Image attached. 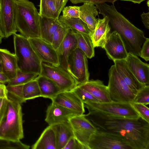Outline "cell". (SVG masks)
Returning <instances> with one entry per match:
<instances>
[{
	"label": "cell",
	"mask_w": 149,
	"mask_h": 149,
	"mask_svg": "<svg viewBox=\"0 0 149 149\" xmlns=\"http://www.w3.org/2000/svg\"><path fill=\"white\" fill-rule=\"evenodd\" d=\"M28 39L33 50L42 62L59 65L56 50L51 43L40 38H29Z\"/></svg>",
	"instance_id": "13"
},
{
	"label": "cell",
	"mask_w": 149,
	"mask_h": 149,
	"mask_svg": "<svg viewBox=\"0 0 149 149\" xmlns=\"http://www.w3.org/2000/svg\"><path fill=\"white\" fill-rule=\"evenodd\" d=\"M69 29V27L62 24L54 33L51 44L56 50L63 40Z\"/></svg>",
	"instance_id": "33"
},
{
	"label": "cell",
	"mask_w": 149,
	"mask_h": 149,
	"mask_svg": "<svg viewBox=\"0 0 149 149\" xmlns=\"http://www.w3.org/2000/svg\"><path fill=\"white\" fill-rule=\"evenodd\" d=\"M68 0H52L59 12H61L64 8Z\"/></svg>",
	"instance_id": "44"
},
{
	"label": "cell",
	"mask_w": 149,
	"mask_h": 149,
	"mask_svg": "<svg viewBox=\"0 0 149 149\" xmlns=\"http://www.w3.org/2000/svg\"><path fill=\"white\" fill-rule=\"evenodd\" d=\"M84 104L88 101L100 102L90 93L77 86L72 90Z\"/></svg>",
	"instance_id": "37"
},
{
	"label": "cell",
	"mask_w": 149,
	"mask_h": 149,
	"mask_svg": "<svg viewBox=\"0 0 149 149\" xmlns=\"http://www.w3.org/2000/svg\"><path fill=\"white\" fill-rule=\"evenodd\" d=\"M139 116L143 120L149 123V109L146 105L140 103H130Z\"/></svg>",
	"instance_id": "38"
},
{
	"label": "cell",
	"mask_w": 149,
	"mask_h": 149,
	"mask_svg": "<svg viewBox=\"0 0 149 149\" xmlns=\"http://www.w3.org/2000/svg\"><path fill=\"white\" fill-rule=\"evenodd\" d=\"M141 17L145 27L148 29H149V12H143L141 15Z\"/></svg>",
	"instance_id": "45"
},
{
	"label": "cell",
	"mask_w": 149,
	"mask_h": 149,
	"mask_svg": "<svg viewBox=\"0 0 149 149\" xmlns=\"http://www.w3.org/2000/svg\"><path fill=\"white\" fill-rule=\"evenodd\" d=\"M15 1V22L17 31L27 38H40L42 17L33 3L29 0Z\"/></svg>",
	"instance_id": "3"
},
{
	"label": "cell",
	"mask_w": 149,
	"mask_h": 149,
	"mask_svg": "<svg viewBox=\"0 0 149 149\" xmlns=\"http://www.w3.org/2000/svg\"><path fill=\"white\" fill-rule=\"evenodd\" d=\"M149 0H147V6L148 7H149Z\"/></svg>",
	"instance_id": "51"
},
{
	"label": "cell",
	"mask_w": 149,
	"mask_h": 149,
	"mask_svg": "<svg viewBox=\"0 0 149 149\" xmlns=\"http://www.w3.org/2000/svg\"><path fill=\"white\" fill-rule=\"evenodd\" d=\"M0 8H1V7H0Z\"/></svg>",
	"instance_id": "52"
},
{
	"label": "cell",
	"mask_w": 149,
	"mask_h": 149,
	"mask_svg": "<svg viewBox=\"0 0 149 149\" xmlns=\"http://www.w3.org/2000/svg\"><path fill=\"white\" fill-rule=\"evenodd\" d=\"M7 99L0 98V122L5 112L7 105Z\"/></svg>",
	"instance_id": "43"
},
{
	"label": "cell",
	"mask_w": 149,
	"mask_h": 149,
	"mask_svg": "<svg viewBox=\"0 0 149 149\" xmlns=\"http://www.w3.org/2000/svg\"><path fill=\"white\" fill-rule=\"evenodd\" d=\"M145 105L149 104V85L145 86L137 92L133 102Z\"/></svg>",
	"instance_id": "35"
},
{
	"label": "cell",
	"mask_w": 149,
	"mask_h": 149,
	"mask_svg": "<svg viewBox=\"0 0 149 149\" xmlns=\"http://www.w3.org/2000/svg\"><path fill=\"white\" fill-rule=\"evenodd\" d=\"M125 59L138 81L145 86L149 85V65L143 62L136 55L130 53Z\"/></svg>",
	"instance_id": "16"
},
{
	"label": "cell",
	"mask_w": 149,
	"mask_h": 149,
	"mask_svg": "<svg viewBox=\"0 0 149 149\" xmlns=\"http://www.w3.org/2000/svg\"><path fill=\"white\" fill-rule=\"evenodd\" d=\"M8 91L6 86L4 84L0 83V98H8Z\"/></svg>",
	"instance_id": "46"
},
{
	"label": "cell",
	"mask_w": 149,
	"mask_h": 149,
	"mask_svg": "<svg viewBox=\"0 0 149 149\" xmlns=\"http://www.w3.org/2000/svg\"><path fill=\"white\" fill-rule=\"evenodd\" d=\"M4 38V37L3 33L0 29V44L2 42V39Z\"/></svg>",
	"instance_id": "49"
},
{
	"label": "cell",
	"mask_w": 149,
	"mask_h": 149,
	"mask_svg": "<svg viewBox=\"0 0 149 149\" xmlns=\"http://www.w3.org/2000/svg\"><path fill=\"white\" fill-rule=\"evenodd\" d=\"M140 56L146 61L149 60V39L146 38L141 48Z\"/></svg>",
	"instance_id": "41"
},
{
	"label": "cell",
	"mask_w": 149,
	"mask_h": 149,
	"mask_svg": "<svg viewBox=\"0 0 149 149\" xmlns=\"http://www.w3.org/2000/svg\"><path fill=\"white\" fill-rule=\"evenodd\" d=\"M62 16L65 17H79V6H67L62 10Z\"/></svg>",
	"instance_id": "39"
},
{
	"label": "cell",
	"mask_w": 149,
	"mask_h": 149,
	"mask_svg": "<svg viewBox=\"0 0 149 149\" xmlns=\"http://www.w3.org/2000/svg\"><path fill=\"white\" fill-rule=\"evenodd\" d=\"M88 146L89 149H131L118 138L97 130L91 137Z\"/></svg>",
	"instance_id": "11"
},
{
	"label": "cell",
	"mask_w": 149,
	"mask_h": 149,
	"mask_svg": "<svg viewBox=\"0 0 149 149\" xmlns=\"http://www.w3.org/2000/svg\"><path fill=\"white\" fill-rule=\"evenodd\" d=\"M84 104L87 109L108 115L131 118L140 116L130 103L112 101L107 102L88 101Z\"/></svg>",
	"instance_id": "7"
},
{
	"label": "cell",
	"mask_w": 149,
	"mask_h": 149,
	"mask_svg": "<svg viewBox=\"0 0 149 149\" xmlns=\"http://www.w3.org/2000/svg\"><path fill=\"white\" fill-rule=\"evenodd\" d=\"M123 1H127L132 2L134 3L140 4L141 2L146 0H120Z\"/></svg>",
	"instance_id": "48"
},
{
	"label": "cell",
	"mask_w": 149,
	"mask_h": 149,
	"mask_svg": "<svg viewBox=\"0 0 149 149\" xmlns=\"http://www.w3.org/2000/svg\"><path fill=\"white\" fill-rule=\"evenodd\" d=\"M87 109L88 113L84 116L97 130L118 138L131 149H149V123L140 116L131 118Z\"/></svg>",
	"instance_id": "1"
},
{
	"label": "cell",
	"mask_w": 149,
	"mask_h": 149,
	"mask_svg": "<svg viewBox=\"0 0 149 149\" xmlns=\"http://www.w3.org/2000/svg\"></svg>",
	"instance_id": "53"
},
{
	"label": "cell",
	"mask_w": 149,
	"mask_h": 149,
	"mask_svg": "<svg viewBox=\"0 0 149 149\" xmlns=\"http://www.w3.org/2000/svg\"><path fill=\"white\" fill-rule=\"evenodd\" d=\"M37 82L41 93V97L52 99L61 91L51 79L39 75L35 79Z\"/></svg>",
	"instance_id": "26"
},
{
	"label": "cell",
	"mask_w": 149,
	"mask_h": 149,
	"mask_svg": "<svg viewBox=\"0 0 149 149\" xmlns=\"http://www.w3.org/2000/svg\"><path fill=\"white\" fill-rule=\"evenodd\" d=\"M63 149H88L81 144L74 136L68 141Z\"/></svg>",
	"instance_id": "40"
},
{
	"label": "cell",
	"mask_w": 149,
	"mask_h": 149,
	"mask_svg": "<svg viewBox=\"0 0 149 149\" xmlns=\"http://www.w3.org/2000/svg\"><path fill=\"white\" fill-rule=\"evenodd\" d=\"M45 120L49 125L68 121L71 118L77 115L69 109L53 101L48 106Z\"/></svg>",
	"instance_id": "17"
},
{
	"label": "cell",
	"mask_w": 149,
	"mask_h": 149,
	"mask_svg": "<svg viewBox=\"0 0 149 149\" xmlns=\"http://www.w3.org/2000/svg\"><path fill=\"white\" fill-rule=\"evenodd\" d=\"M103 48L108 58L113 61L125 59L128 54L120 35L115 31L109 33Z\"/></svg>",
	"instance_id": "14"
},
{
	"label": "cell",
	"mask_w": 149,
	"mask_h": 149,
	"mask_svg": "<svg viewBox=\"0 0 149 149\" xmlns=\"http://www.w3.org/2000/svg\"><path fill=\"white\" fill-rule=\"evenodd\" d=\"M51 100L77 115H82L85 112L84 104L72 90L61 91Z\"/></svg>",
	"instance_id": "15"
},
{
	"label": "cell",
	"mask_w": 149,
	"mask_h": 149,
	"mask_svg": "<svg viewBox=\"0 0 149 149\" xmlns=\"http://www.w3.org/2000/svg\"><path fill=\"white\" fill-rule=\"evenodd\" d=\"M30 146L22 143L20 140L13 141L0 139V149H29Z\"/></svg>",
	"instance_id": "36"
},
{
	"label": "cell",
	"mask_w": 149,
	"mask_h": 149,
	"mask_svg": "<svg viewBox=\"0 0 149 149\" xmlns=\"http://www.w3.org/2000/svg\"><path fill=\"white\" fill-rule=\"evenodd\" d=\"M113 62L117 72L130 89L136 94L145 85L137 79L127 66L125 59Z\"/></svg>",
	"instance_id": "20"
},
{
	"label": "cell",
	"mask_w": 149,
	"mask_h": 149,
	"mask_svg": "<svg viewBox=\"0 0 149 149\" xmlns=\"http://www.w3.org/2000/svg\"><path fill=\"white\" fill-rule=\"evenodd\" d=\"M78 86L90 93L100 102L112 101L107 86L105 85L103 82L100 80H89Z\"/></svg>",
	"instance_id": "19"
},
{
	"label": "cell",
	"mask_w": 149,
	"mask_h": 149,
	"mask_svg": "<svg viewBox=\"0 0 149 149\" xmlns=\"http://www.w3.org/2000/svg\"><path fill=\"white\" fill-rule=\"evenodd\" d=\"M0 29L4 37L16 33L15 0H0Z\"/></svg>",
	"instance_id": "10"
},
{
	"label": "cell",
	"mask_w": 149,
	"mask_h": 149,
	"mask_svg": "<svg viewBox=\"0 0 149 149\" xmlns=\"http://www.w3.org/2000/svg\"><path fill=\"white\" fill-rule=\"evenodd\" d=\"M67 71L75 79L77 86L89 80L87 57L79 48H76L69 55Z\"/></svg>",
	"instance_id": "9"
},
{
	"label": "cell",
	"mask_w": 149,
	"mask_h": 149,
	"mask_svg": "<svg viewBox=\"0 0 149 149\" xmlns=\"http://www.w3.org/2000/svg\"><path fill=\"white\" fill-rule=\"evenodd\" d=\"M59 21L69 27L72 31H77L91 36L93 31L88 27L87 24L79 17H65L62 15L59 16Z\"/></svg>",
	"instance_id": "29"
},
{
	"label": "cell",
	"mask_w": 149,
	"mask_h": 149,
	"mask_svg": "<svg viewBox=\"0 0 149 149\" xmlns=\"http://www.w3.org/2000/svg\"><path fill=\"white\" fill-rule=\"evenodd\" d=\"M107 86L109 96L112 101L131 103L136 95L129 87L117 72L114 65L108 72Z\"/></svg>",
	"instance_id": "6"
},
{
	"label": "cell",
	"mask_w": 149,
	"mask_h": 149,
	"mask_svg": "<svg viewBox=\"0 0 149 149\" xmlns=\"http://www.w3.org/2000/svg\"><path fill=\"white\" fill-rule=\"evenodd\" d=\"M62 25L58 20L42 17L40 26V38L51 44L54 33Z\"/></svg>",
	"instance_id": "27"
},
{
	"label": "cell",
	"mask_w": 149,
	"mask_h": 149,
	"mask_svg": "<svg viewBox=\"0 0 149 149\" xmlns=\"http://www.w3.org/2000/svg\"><path fill=\"white\" fill-rule=\"evenodd\" d=\"M24 98L26 101L41 97V93L36 80L34 79L23 85Z\"/></svg>",
	"instance_id": "31"
},
{
	"label": "cell",
	"mask_w": 149,
	"mask_h": 149,
	"mask_svg": "<svg viewBox=\"0 0 149 149\" xmlns=\"http://www.w3.org/2000/svg\"><path fill=\"white\" fill-rule=\"evenodd\" d=\"M39 13L42 17L58 20L60 13L52 0H40Z\"/></svg>",
	"instance_id": "30"
},
{
	"label": "cell",
	"mask_w": 149,
	"mask_h": 149,
	"mask_svg": "<svg viewBox=\"0 0 149 149\" xmlns=\"http://www.w3.org/2000/svg\"><path fill=\"white\" fill-rule=\"evenodd\" d=\"M51 126L55 133L56 149H63L69 140L72 137L74 136L72 128L69 121Z\"/></svg>",
	"instance_id": "23"
},
{
	"label": "cell",
	"mask_w": 149,
	"mask_h": 149,
	"mask_svg": "<svg viewBox=\"0 0 149 149\" xmlns=\"http://www.w3.org/2000/svg\"><path fill=\"white\" fill-rule=\"evenodd\" d=\"M21 104L8 95L5 112L0 122V139L18 141L24 138Z\"/></svg>",
	"instance_id": "4"
},
{
	"label": "cell",
	"mask_w": 149,
	"mask_h": 149,
	"mask_svg": "<svg viewBox=\"0 0 149 149\" xmlns=\"http://www.w3.org/2000/svg\"><path fill=\"white\" fill-rule=\"evenodd\" d=\"M77 47V41L73 31L70 28L63 40L56 50L59 65L67 70L68 56Z\"/></svg>",
	"instance_id": "18"
},
{
	"label": "cell",
	"mask_w": 149,
	"mask_h": 149,
	"mask_svg": "<svg viewBox=\"0 0 149 149\" xmlns=\"http://www.w3.org/2000/svg\"><path fill=\"white\" fill-rule=\"evenodd\" d=\"M32 149H56L54 131L51 125L43 130L39 138L32 146Z\"/></svg>",
	"instance_id": "25"
},
{
	"label": "cell",
	"mask_w": 149,
	"mask_h": 149,
	"mask_svg": "<svg viewBox=\"0 0 149 149\" xmlns=\"http://www.w3.org/2000/svg\"><path fill=\"white\" fill-rule=\"evenodd\" d=\"M40 75L52 80L61 91H71L77 86L73 77L67 70L59 65H55L42 62Z\"/></svg>",
	"instance_id": "8"
},
{
	"label": "cell",
	"mask_w": 149,
	"mask_h": 149,
	"mask_svg": "<svg viewBox=\"0 0 149 149\" xmlns=\"http://www.w3.org/2000/svg\"><path fill=\"white\" fill-rule=\"evenodd\" d=\"M111 30L107 17H103L102 19H97L95 29L91 36L94 47H100L103 48L106 40L111 33Z\"/></svg>",
	"instance_id": "22"
},
{
	"label": "cell",
	"mask_w": 149,
	"mask_h": 149,
	"mask_svg": "<svg viewBox=\"0 0 149 149\" xmlns=\"http://www.w3.org/2000/svg\"><path fill=\"white\" fill-rule=\"evenodd\" d=\"M38 75V74L34 73L23 72L18 69L16 76L9 80L7 85H23L35 79Z\"/></svg>",
	"instance_id": "32"
},
{
	"label": "cell",
	"mask_w": 149,
	"mask_h": 149,
	"mask_svg": "<svg viewBox=\"0 0 149 149\" xmlns=\"http://www.w3.org/2000/svg\"><path fill=\"white\" fill-rule=\"evenodd\" d=\"M79 17L93 32L97 22V19L96 17L98 15L96 6L91 3H84L79 6Z\"/></svg>",
	"instance_id": "24"
},
{
	"label": "cell",
	"mask_w": 149,
	"mask_h": 149,
	"mask_svg": "<svg viewBox=\"0 0 149 149\" xmlns=\"http://www.w3.org/2000/svg\"><path fill=\"white\" fill-rule=\"evenodd\" d=\"M68 121L72 128L74 136L89 149L88 141L91 136L96 131V128L85 118L84 114L74 116L70 118Z\"/></svg>",
	"instance_id": "12"
},
{
	"label": "cell",
	"mask_w": 149,
	"mask_h": 149,
	"mask_svg": "<svg viewBox=\"0 0 149 149\" xmlns=\"http://www.w3.org/2000/svg\"><path fill=\"white\" fill-rule=\"evenodd\" d=\"M9 79L2 72H0V83L7 84Z\"/></svg>",
	"instance_id": "47"
},
{
	"label": "cell",
	"mask_w": 149,
	"mask_h": 149,
	"mask_svg": "<svg viewBox=\"0 0 149 149\" xmlns=\"http://www.w3.org/2000/svg\"><path fill=\"white\" fill-rule=\"evenodd\" d=\"M23 85L6 86L8 95L15 99L21 104L26 101L23 95Z\"/></svg>",
	"instance_id": "34"
},
{
	"label": "cell",
	"mask_w": 149,
	"mask_h": 149,
	"mask_svg": "<svg viewBox=\"0 0 149 149\" xmlns=\"http://www.w3.org/2000/svg\"><path fill=\"white\" fill-rule=\"evenodd\" d=\"M96 6L99 13L107 17L111 29L120 35L127 53L140 56L141 46L146 39L143 31L118 11L114 4L105 2Z\"/></svg>",
	"instance_id": "2"
},
{
	"label": "cell",
	"mask_w": 149,
	"mask_h": 149,
	"mask_svg": "<svg viewBox=\"0 0 149 149\" xmlns=\"http://www.w3.org/2000/svg\"><path fill=\"white\" fill-rule=\"evenodd\" d=\"M0 59L2 72L9 80L16 77L18 68L15 54L6 49H0Z\"/></svg>",
	"instance_id": "21"
},
{
	"label": "cell",
	"mask_w": 149,
	"mask_h": 149,
	"mask_svg": "<svg viewBox=\"0 0 149 149\" xmlns=\"http://www.w3.org/2000/svg\"><path fill=\"white\" fill-rule=\"evenodd\" d=\"M72 31L76 39L77 48L80 49L87 58H91L93 57L95 47L91 36L77 31Z\"/></svg>",
	"instance_id": "28"
},
{
	"label": "cell",
	"mask_w": 149,
	"mask_h": 149,
	"mask_svg": "<svg viewBox=\"0 0 149 149\" xmlns=\"http://www.w3.org/2000/svg\"><path fill=\"white\" fill-rule=\"evenodd\" d=\"M13 42L18 69L24 72L40 75L42 62L33 50L28 38L16 33L13 35Z\"/></svg>",
	"instance_id": "5"
},
{
	"label": "cell",
	"mask_w": 149,
	"mask_h": 149,
	"mask_svg": "<svg viewBox=\"0 0 149 149\" xmlns=\"http://www.w3.org/2000/svg\"><path fill=\"white\" fill-rule=\"evenodd\" d=\"M72 3L74 4L79 3H89L95 5L101 3L109 2L114 4L118 0H70Z\"/></svg>",
	"instance_id": "42"
},
{
	"label": "cell",
	"mask_w": 149,
	"mask_h": 149,
	"mask_svg": "<svg viewBox=\"0 0 149 149\" xmlns=\"http://www.w3.org/2000/svg\"><path fill=\"white\" fill-rule=\"evenodd\" d=\"M0 72H2V66H1V64L0 59Z\"/></svg>",
	"instance_id": "50"
}]
</instances>
